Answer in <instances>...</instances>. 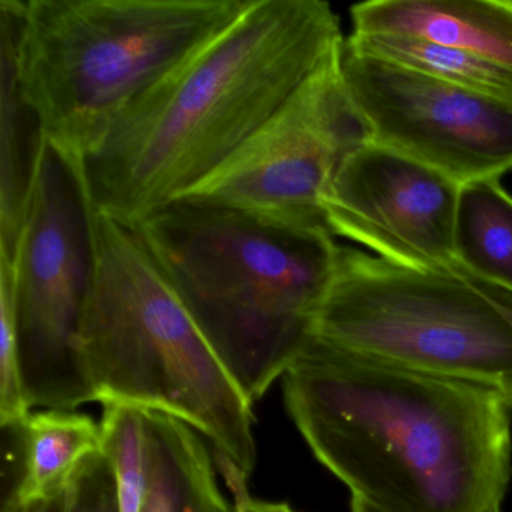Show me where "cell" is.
Instances as JSON below:
<instances>
[{
  "instance_id": "cell-1",
  "label": "cell",
  "mask_w": 512,
  "mask_h": 512,
  "mask_svg": "<svg viewBox=\"0 0 512 512\" xmlns=\"http://www.w3.org/2000/svg\"><path fill=\"white\" fill-rule=\"evenodd\" d=\"M314 457L385 512H502L512 406L485 386L311 337L283 376Z\"/></svg>"
},
{
  "instance_id": "cell-2",
  "label": "cell",
  "mask_w": 512,
  "mask_h": 512,
  "mask_svg": "<svg viewBox=\"0 0 512 512\" xmlns=\"http://www.w3.org/2000/svg\"><path fill=\"white\" fill-rule=\"evenodd\" d=\"M343 43L338 17L322 0H250L119 116L80 173L89 206L134 226L175 202Z\"/></svg>"
},
{
  "instance_id": "cell-3",
  "label": "cell",
  "mask_w": 512,
  "mask_h": 512,
  "mask_svg": "<svg viewBox=\"0 0 512 512\" xmlns=\"http://www.w3.org/2000/svg\"><path fill=\"white\" fill-rule=\"evenodd\" d=\"M133 227L245 397L259 401L311 340L340 253L331 230L187 199Z\"/></svg>"
},
{
  "instance_id": "cell-4",
  "label": "cell",
  "mask_w": 512,
  "mask_h": 512,
  "mask_svg": "<svg viewBox=\"0 0 512 512\" xmlns=\"http://www.w3.org/2000/svg\"><path fill=\"white\" fill-rule=\"evenodd\" d=\"M250 0H0L20 91L79 178L119 116Z\"/></svg>"
},
{
  "instance_id": "cell-5",
  "label": "cell",
  "mask_w": 512,
  "mask_h": 512,
  "mask_svg": "<svg viewBox=\"0 0 512 512\" xmlns=\"http://www.w3.org/2000/svg\"><path fill=\"white\" fill-rule=\"evenodd\" d=\"M92 269L80 353L95 401L164 413L250 478L253 404L133 226L89 206Z\"/></svg>"
},
{
  "instance_id": "cell-6",
  "label": "cell",
  "mask_w": 512,
  "mask_h": 512,
  "mask_svg": "<svg viewBox=\"0 0 512 512\" xmlns=\"http://www.w3.org/2000/svg\"><path fill=\"white\" fill-rule=\"evenodd\" d=\"M311 337L493 389L512 406V292L466 269H413L340 247Z\"/></svg>"
},
{
  "instance_id": "cell-7",
  "label": "cell",
  "mask_w": 512,
  "mask_h": 512,
  "mask_svg": "<svg viewBox=\"0 0 512 512\" xmlns=\"http://www.w3.org/2000/svg\"><path fill=\"white\" fill-rule=\"evenodd\" d=\"M11 262L29 409L76 410L92 403L95 392L80 353L92 269L88 200L79 178L49 146Z\"/></svg>"
},
{
  "instance_id": "cell-8",
  "label": "cell",
  "mask_w": 512,
  "mask_h": 512,
  "mask_svg": "<svg viewBox=\"0 0 512 512\" xmlns=\"http://www.w3.org/2000/svg\"><path fill=\"white\" fill-rule=\"evenodd\" d=\"M340 61L341 53L308 77L221 166L179 199L281 226L328 227L323 199L329 185L346 155L370 140L344 86Z\"/></svg>"
},
{
  "instance_id": "cell-9",
  "label": "cell",
  "mask_w": 512,
  "mask_h": 512,
  "mask_svg": "<svg viewBox=\"0 0 512 512\" xmlns=\"http://www.w3.org/2000/svg\"><path fill=\"white\" fill-rule=\"evenodd\" d=\"M344 86L370 139L457 184L512 172V103L341 49Z\"/></svg>"
},
{
  "instance_id": "cell-10",
  "label": "cell",
  "mask_w": 512,
  "mask_h": 512,
  "mask_svg": "<svg viewBox=\"0 0 512 512\" xmlns=\"http://www.w3.org/2000/svg\"><path fill=\"white\" fill-rule=\"evenodd\" d=\"M458 194L448 176L370 139L341 161L323 215L332 235L386 262L454 269Z\"/></svg>"
},
{
  "instance_id": "cell-11",
  "label": "cell",
  "mask_w": 512,
  "mask_h": 512,
  "mask_svg": "<svg viewBox=\"0 0 512 512\" xmlns=\"http://www.w3.org/2000/svg\"><path fill=\"white\" fill-rule=\"evenodd\" d=\"M350 17L355 35L415 38L512 68L511 0H370Z\"/></svg>"
},
{
  "instance_id": "cell-12",
  "label": "cell",
  "mask_w": 512,
  "mask_h": 512,
  "mask_svg": "<svg viewBox=\"0 0 512 512\" xmlns=\"http://www.w3.org/2000/svg\"><path fill=\"white\" fill-rule=\"evenodd\" d=\"M146 488L142 512H233L203 436L173 416L143 410Z\"/></svg>"
},
{
  "instance_id": "cell-13",
  "label": "cell",
  "mask_w": 512,
  "mask_h": 512,
  "mask_svg": "<svg viewBox=\"0 0 512 512\" xmlns=\"http://www.w3.org/2000/svg\"><path fill=\"white\" fill-rule=\"evenodd\" d=\"M0 259L19 251L47 143L20 91L13 38L2 28V145H0Z\"/></svg>"
},
{
  "instance_id": "cell-14",
  "label": "cell",
  "mask_w": 512,
  "mask_h": 512,
  "mask_svg": "<svg viewBox=\"0 0 512 512\" xmlns=\"http://www.w3.org/2000/svg\"><path fill=\"white\" fill-rule=\"evenodd\" d=\"M22 440L23 472L11 497L49 499L67 490L86 458L103 449L101 425L74 410L40 409L16 428Z\"/></svg>"
},
{
  "instance_id": "cell-15",
  "label": "cell",
  "mask_w": 512,
  "mask_h": 512,
  "mask_svg": "<svg viewBox=\"0 0 512 512\" xmlns=\"http://www.w3.org/2000/svg\"><path fill=\"white\" fill-rule=\"evenodd\" d=\"M455 254L461 268L512 292V196L499 179L460 185Z\"/></svg>"
},
{
  "instance_id": "cell-16",
  "label": "cell",
  "mask_w": 512,
  "mask_h": 512,
  "mask_svg": "<svg viewBox=\"0 0 512 512\" xmlns=\"http://www.w3.org/2000/svg\"><path fill=\"white\" fill-rule=\"evenodd\" d=\"M344 43L362 55L391 62L494 100L512 103V68L472 53L391 35L350 34L344 38Z\"/></svg>"
},
{
  "instance_id": "cell-17",
  "label": "cell",
  "mask_w": 512,
  "mask_h": 512,
  "mask_svg": "<svg viewBox=\"0 0 512 512\" xmlns=\"http://www.w3.org/2000/svg\"><path fill=\"white\" fill-rule=\"evenodd\" d=\"M23 385L16 266L0 259V424L16 430L31 413Z\"/></svg>"
},
{
  "instance_id": "cell-18",
  "label": "cell",
  "mask_w": 512,
  "mask_h": 512,
  "mask_svg": "<svg viewBox=\"0 0 512 512\" xmlns=\"http://www.w3.org/2000/svg\"><path fill=\"white\" fill-rule=\"evenodd\" d=\"M64 512H121L115 470L103 449L86 458L71 479Z\"/></svg>"
},
{
  "instance_id": "cell-19",
  "label": "cell",
  "mask_w": 512,
  "mask_h": 512,
  "mask_svg": "<svg viewBox=\"0 0 512 512\" xmlns=\"http://www.w3.org/2000/svg\"><path fill=\"white\" fill-rule=\"evenodd\" d=\"M217 460L221 473L232 491L233 512H298L287 503L254 499L248 491V476L242 473L229 458L217 455Z\"/></svg>"
},
{
  "instance_id": "cell-20",
  "label": "cell",
  "mask_w": 512,
  "mask_h": 512,
  "mask_svg": "<svg viewBox=\"0 0 512 512\" xmlns=\"http://www.w3.org/2000/svg\"><path fill=\"white\" fill-rule=\"evenodd\" d=\"M65 511V491L59 496L49 497V499L34 500V502H19V500L10 497L5 502L2 512H64Z\"/></svg>"
},
{
  "instance_id": "cell-21",
  "label": "cell",
  "mask_w": 512,
  "mask_h": 512,
  "mask_svg": "<svg viewBox=\"0 0 512 512\" xmlns=\"http://www.w3.org/2000/svg\"><path fill=\"white\" fill-rule=\"evenodd\" d=\"M350 512H385L377 506L371 505L367 500L361 499L358 496H352L350 500Z\"/></svg>"
}]
</instances>
